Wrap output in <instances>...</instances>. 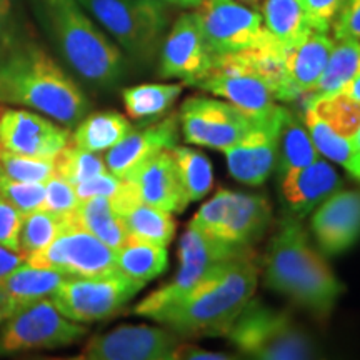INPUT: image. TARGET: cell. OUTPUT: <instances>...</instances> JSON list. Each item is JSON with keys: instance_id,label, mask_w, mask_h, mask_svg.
I'll return each instance as SVG.
<instances>
[{"instance_id": "42", "label": "cell", "mask_w": 360, "mask_h": 360, "mask_svg": "<svg viewBox=\"0 0 360 360\" xmlns=\"http://www.w3.org/2000/svg\"><path fill=\"white\" fill-rule=\"evenodd\" d=\"M310 29L328 32L345 0H299Z\"/></svg>"}, {"instance_id": "6", "label": "cell", "mask_w": 360, "mask_h": 360, "mask_svg": "<svg viewBox=\"0 0 360 360\" xmlns=\"http://www.w3.org/2000/svg\"><path fill=\"white\" fill-rule=\"evenodd\" d=\"M79 6L139 62L159 52L169 25V8L162 0H77Z\"/></svg>"}, {"instance_id": "52", "label": "cell", "mask_w": 360, "mask_h": 360, "mask_svg": "<svg viewBox=\"0 0 360 360\" xmlns=\"http://www.w3.org/2000/svg\"><path fill=\"white\" fill-rule=\"evenodd\" d=\"M8 317V309L6 304V299H4L2 290H0V323H2Z\"/></svg>"}, {"instance_id": "23", "label": "cell", "mask_w": 360, "mask_h": 360, "mask_svg": "<svg viewBox=\"0 0 360 360\" xmlns=\"http://www.w3.org/2000/svg\"><path fill=\"white\" fill-rule=\"evenodd\" d=\"M272 219V207L264 195L232 192L217 238L237 245L252 247L260 240Z\"/></svg>"}, {"instance_id": "33", "label": "cell", "mask_w": 360, "mask_h": 360, "mask_svg": "<svg viewBox=\"0 0 360 360\" xmlns=\"http://www.w3.org/2000/svg\"><path fill=\"white\" fill-rule=\"evenodd\" d=\"M122 219L129 237L141 238V240L162 247H167L174 240L175 220L172 212H167V210L142 202Z\"/></svg>"}, {"instance_id": "16", "label": "cell", "mask_w": 360, "mask_h": 360, "mask_svg": "<svg viewBox=\"0 0 360 360\" xmlns=\"http://www.w3.org/2000/svg\"><path fill=\"white\" fill-rule=\"evenodd\" d=\"M214 57L207 49L197 11L179 15L160 45L159 75L197 85L212 67Z\"/></svg>"}, {"instance_id": "34", "label": "cell", "mask_w": 360, "mask_h": 360, "mask_svg": "<svg viewBox=\"0 0 360 360\" xmlns=\"http://www.w3.org/2000/svg\"><path fill=\"white\" fill-rule=\"evenodd\" d=\"M75 215H60L40 209L25 215L20 229V252L29 257L30 254L44 250L62 231L75 224Z\"/></svg>"}, {"instance_id": "27", "label": "cell", "mask_w": 360, "mask_h": 360, "mask_svg": "<svg viewBox=\"0 0 360 360\" xmlns=\"http://www.w3.org/2000/svg\"><path fill=\"white\" fill-rule=\"evenodd\" d=\"M115 264L119 272L147 283L167 270L169 252L167 247L129 237L125 244L115 250Z\"/></svg>"}, {"instance_id": "47", "label": "cell", "mask_w": 360, "mask_h": 360, "mask_svg": "<svg viewBox=\"0 0 360 360\" xmlns=\"http://www.w3.org/2000/svg\"><path fill=\"white\" fill-rule=\"evenodd\" d=\"M233 359V355L215 352V350H207L202 347H197L193 344H187V342L180 340L172 354V360H229Z\"/></svg>"}, {"instance_id": "11", "label": "cell", "mask_w": 360, "mask_h": 360, "mask_svg": "<svg viewBox=\"0 0 360 360\" xmlns=\"http://www.w3.org/2000/svg\"><path fill=\"white\" fill-rule=\"evenodd\" d=\"M197 13L214 58L257 47L270 37L262 15L236 0H202Z\"/></svg>"}, {"instance_id": "13", "label": "cell", "mask_w": 360, "mask_h": 360, "mask_svg": "<svg viewBox=\"0 0 360 360\" xmlns=\"http://www.w3.org/2000/svg\"><path fill=\"white\" fill-rule=\"evenodd\" d=\"M37 267L53 269L67 277H98L117 272L115 250L75 222L44 250L27 257Z\"/></svg>"}, {"instance_id": "1", "label": "cell", "mask_w": 360, "mask_h": 360, "mask_svg": "<svg viewBox=\"0 0 360 360\" xmlns=\"http://www.w3.org/2000/svg\"><path fill=\"white\" fill-rule=\"evenodd\" d=\"M0 103L39 112L67 129L90 109L87 96L64 67L25 37L0 58Z\"/></svg>"}, {"instance_id": "14", "label": "cell", "mask_w": 360, "mask_h": 360, "mask_svg": "<svg viewBox=\"0 0 360 360\" xmlns=\"http://www.w3.org/2000/svg\"><path fill=\"white\" fill-rule=\"evenodd\" d=\"M180 342L169 328L120 326L94 335L77 359L82 360H172Z\"/></svg>"}, {"instance_id": "17", "label": "cell", "mask_w": 360, "mask_h": 360, "mask_svg": "<svg viewBox=\"0 0 360 360\" xmlns=\"http://www.w3.org/2000/svg\"><path fill=\"white\" fill-rule=\"evenodd\" d=\"M285 107L278 105L272 114L254 120V125L240 142L224 152L229 172L245 186H262L276 169L278 130L285 115Z\"/></svg>"}, {"instance_id": "12", "label": "cell", "mask_w": 360, "mask_h": 360, "mask_svg": "<svg viewBox=\"0 0 360 360\" xmlns=\"http://www.w3.org/2000/svg\"><path fill=\"white\" fill-rule=\"evenodd\" d=\"M179 124L187 143L225 152L242 141L254 120L231 102L193 96L180 107Z\"/></svg>"}, {"instance_id": "39", "label": "cell", "mask_w": 360, "mask_h": 360, "mask_svg": "<svg viewBox=\"0 0 360 360\" xmlns=\"http://www.w3.org/2000/svg\"><path fill=\"white\" fill-rule=\"evenodd\" d=\"M0 193H2L19 212L29 215L35 210L44 209L45 184L15 182V180L0 179Z\"/></svg>"}, {"instance_id": "45", "label": "cell", "mask_w": 360, "mask_h": 360, "mask_svg": "<svg viewBox=\"0 0 360 360\" xmlns=\"http://www.w3.org/2000/svg\"><path fill=\"white\" fill-rule=\"evenodd\" d=\"M332 30L334 39H354L360 42V0H345L332 24Z\"/></svg>"}, {"instance_id": "48", "label": "cell", "mask_w": 360, "mask_h": 360, "mask_svg": "<svg viewBox=\"0 0 360 360\" xmlns=\"http://www.w3.org/2000/svg\"><path fill=\"white\" fill-rule=\"evenodd\" d=\"M25 260L27 257L22 252L12 250L4 244H0V281H4L13 269L19 267Z\"/></svg>"}, {"instance_id": "7", "label": "cell", "mask_w": 360, "mask_h": 360, "mask_svg": "<svg viewBox=\"0 0 360 360\" xmlns=\"http://www.w3.org/2000/svg\"><path fill=\"white\" fill-rule=\"evenodd\" d=\"M255 255L252 247L237 245L222 238L202 233L191 225L182 233L179 244L180 267L177 274L167 283L150 292L134 307V314L146 319H154L157 314L164 312L195 289L207 277L215 265L229 259L249 257Z\"/></svg>"}, {"instance_id": "46", "label": "cell", "mask_w": 360, "mask_h": 360, "mask_svg": "<svg viewBox=\"0 0 360 360\" xmlns=\"http://www.w3.org/2000/svg\"><path fill=\"white\" fill-rule=\"evenodd\" d=\"M24 37L19 30L13 0H0V58Z\"/></svg>"}, {"instance_id": "49", "label": "cell", "mask_w": 360, "mask_h": 360, "mask_svg": "<svg viewBox=\"0 0 360 360\" xmlns=\"http://www.w3.org/2000/svg\"><path fill=\"white\" fill-rule=\"evenodd\" d=\"M337 94H342V96H347L350 98H354V101L360 102V74L354 80H350V82Z\"/></svg>"}, {"instance_id": "51", "label": "cell", "mask_w": 360, "mask_h": 360, "mask_svg": "<svg viewBox=\"0 0 360 360\" xmlns=\"http://www.w3.org/2000/svg\"><path fill=\"white\" fill-rule=\"evenodd\" d=\"M352 142H354L355 152H357V157H359V174H357V177H355V179H359V180H360V125H359L357 132H355V135H354Z\"/></svg>"}, {"instance_id": "5", "label": "cell", "mask_w": 360, "mask_h": 360, "mask_svg": "<svg viewBox=\"0 0 360 360\" xmlns=\"http://www.w3.org/2000/svg\"><path fill=\"white\" fill-rule=\"evenodd\" d=\"M238 352L262 360L315 357L314 340L292 319L259 299H250L225 334Z\"/></svg>"}, {"instance_id": "41", "label": "cell", "mask_w": 360, "mask_h": 360, "mask_svg": "<svg viewBox=\"0 0 360 360\" xmlns=\"http://www.w3.org/2000/svg\"><path fill=\"white\" fill-rule=\"evenodd\" d=\"M79 197L75 192V187L69 180H65L60 175L53 174L51 179L45 182V200L44 209L49 212L70 215L75 212L79 205Z\"/></svg>"}, {"instance_id": "20", "label": "cell", "mask_w": 360, "mask_h": 360, "mask_svg": "<svg viewBox=\"0 0 360 360\" xmlns=\"http://www.w3.org/2000/svg\"><path fill=\"white\" fill-rule=\"evenodd\" d=\"M281 199L290 215L302 219L342 187V180L327 160L287 170L278 175Z\"/></svg>"}, {"instance_id": "21", "label": "cell", "mask_w": 360, "mask_h": 360, "mask_svg": "<svg viewBox=\"0 0 360 360\" xmlns=\"http://www.w3.org/2000/svg\"><path fill=\"white\" fill-rule=\"evenodd\" d=\"M179 115L170 114L159 122L132 129L119 143L109 148L103 155L107 169L112 174L125 177L141 162L157 152L167 150L177 146Z\"/></svg>"}, {"instance_id": "10", "label": "cell", "mask_w": 360, "mask_h": 360, "mask_svg": "<svg viewBox=\"0 0 360 360\" xmlns=\"http://www.w3.org/2000/svg\"><path fill=\"white\" fill-rule=\"evenodd\" d=\"M195 87L225 98L252 120L264 119L278 107L272 89L252 69L242 52L215 57L210 70Z\"/></svg>"}, {"instance_id": "25", "label": "cell", "mask_w": 360, "mask_h": 360, "mask_svg": "<svg viewBox=\"0 0 360 360\" xmlns=\"http://www.w3.org/2000/svg\"><path fill=\"white\" fill-rule=\"evenodd\" d=\"M132 130V124L117 110H101L87 114L75 125L70 142L84 150L107 152Z\"/></svg>"}, {"instance_id": "3", "label": "cell", "mask_w": 360, "mask_h": 360, "mask_svg": "<svg viewBox=\"0 0 360 360\" xmlns=\"http://www.w3.org/2000/svg\"><path fill=\"white\" fill-rule=\"evenodd\" d=\"M255 255L224 260L192 292L152 321L184 339L225 337L257 287Z\"/></svg>"}, {"instance_id": "35", "label": "cell", "mask_w": 360, "mask_h": 360, "mask_svg": "<svg viewBox=\"0 0 360 360\" xmlns=\"http://www.w3.org/2000/svg\"><path fill=\"white\" fill-rule=\"evenodd\" d=\"M172 155L188 200L197 202L204 199L214 187V172L210 160L195 148L182 146H175L172 148Z\"/></svg>"}, {"instance_id": "32", "label": "cell", "mask_w": 360, "mask_h": 360, "mask_svg": "<svg viewBox=\"0 0 360 360\" xmlns=\"http://www.w3.org/2000/svg\"><path fill=\"white\" fill-rule=\"evenodd\" d=\"M182 89L184 84H141L124 89L125 112L134 120L155 119L169 112Z\"/></svg>"}, {"instance_id": "31", "label": "cell", "mask_w": 360, "mask_h": 360, "mask_svg": "<svg viewBox=\"0 0 360 360\" xmlns=\"http://www.w3.org/2000/svg\"><path fill=\"white\" fill-rule=\"evenodd\" d=\"M302 122L307 127L310 139H312L319 154H322L328 160L335 162V164H340L354 177H357L359 157L357 152H355L354 142L337 134L326 120H322L317 115V112L310 105H302Z\"/></svg>"}, {"instance_id": "15", "label": "cell", "mask_w": 360, "mask_h": 360, "mask_svg": "<svg viewBox=\"0 0 360 360\" xmlns=\"http://www.w3.org/2000/svg\"><path fill=\"white\" fill-rule=\"evenodd\" d=\"M70 129L24 107L0 109V148L27 157L53 159L70 142Z\"/></svg>"}, {"instance_id": "9", "label": "cell", "mask_w": 360, "mask_h": 360, "mask_svg": "<svg viewBox=\"0 0 360 360\" xmlns=\"http://www.w3.org/2000/svg\"><path fill=\"white\" fill-rule=\"evenodd\" d=\"M143 285L119 270L98 277H67L51 299L67 319L90 323L114 317Z\"/></svg>"}, {"instance_id": "44", "label": "cell", "mask_w": 360, "mask_h": 360, "mask_svg": "<svg viewBox=\"0 0 360 360\" xmlns=\"http://www.w3.org/2000/svg\"><path fill=\"white\" fill-rule=\"evenodd\" d=\"M122 180L124 177H119V175L107 170V172L98 174L89 180H84V182H80L74 187L75 192H77L79 200L90 199V197H107V199H110L119 191V187L122 186Z\"/></svg>"}, {"instance_id": "40", "label": "cell", "mask_w": 360, "mask_h": 360, "mask_svg": "<svg viewBox=\"0 0 360 360\" xmlns=\"http://www.w3.org/2000/svg\"><path fill=\"white\" fill-rule=\"evenodd\" d=\"M232 191L227 188H220L210 200H207L204 205L200 207L199 212L193 215L192 222L188 224L192 229L199 231L207 236L215 237L217 236L219 229L222 227L225 214H227L229 202H231Z\"/></svg>"}, {"instance_id": "38", "label": "cell", "mask_w": 360, "mask_h": 360, "mask_svg": "<svg viewBox=\"0 0 360 360\" xmlns=\"http://www.w3.org/2000/svg\"><path fill=\"white\" fill-rule=\"evenodd\" d=\"M56 174L53 159H39L2 150L0 148V179L15 182L45 184Z\"/></svg>"}, {"instance_id": "18", "label": "cell", "mask_w": 360, "mask_h": 360, "mask_svg": "<svg viewBox=\"0 0 360 360\" xmlns=\"http://www.w3.org/2000/svg\"><path fill=\"white\" fill-rule=\"evenodd\" d=\"M124 179L135 184L143 204L159 207L172 214L184 212L191 204L180 180L172 148L148 157L130 170Z\"/></svg>"}, {"instance_id": "22", "label": "cell", "mask_w": 360, "mask_h": 360, "mask_svg": "<svg viewBox=\"0 0 360 360\" xmlns=\"http://www.w3.org/2000/svg\"><path fill=\"white\" fill-rule=\"evenodd\" d=\"M335 39L328 32L312 30L302 42L285 49L287 102L299 101L312 92L326 70Z\"/></svg>"}, {"instance_id": "53", "label": "cell", "mask_w": 360, "mask_h": 360, "mask_svg": "<svg viewBox=\"0 0 360 360\" xmlns=\"http://www.w3.org/2000/svg\"><path fill=\"white\" fill-rule=\"evenodd\" d=\"M240 2H245V4H257L259 0H240Z\"/></svg>"}, {"instance_id": "28", "label": "cell", "mask_w": 360, "mask_h": 360, "mask_svg": "<svg viewBox=\"0 0 360 360\" xmlns=\"http://www.w3.org/2000/svg\"><path fill=\"white\" fill-rule=\"evenodd\" d=\"M74 215L80 227L94 233L110 249H120L129 238L124 219L114 212L107 197H90L80 200Z\"/></svg>"}, {"instance_id": "29", "label": "cell", "mask_w": 360, "mask_h": 360, "mask_svg": "<svg viewBox=\"0 0 360 360\" xmlns=\"http://www.w3.org/2000/svg\"><path fill=\"white\" fill-rule=\"evenodd\" d=\"M262 19L270 37L283 49L300 44L312 32L299 0H264Z\"/></svg>"}, {"instance_id": "43", "label": "cell", "mask_w": 360, "mask_h": 360, "mask_svg": "<svg viewBox=\"0 0 360 360\" xmlns=\"http://www.w3.org/2000/svg\"><path fill=\"white\" fill-rule=\"evenodd\" d=\"M24 215L0 193V244L20 252V229Z\"/></svg>"}, {"instance_id": "36", "label": "cell", "mask_w": 360, "mask_h": 360, "mask_svg": "<svg viewBox=\"0 0 360 360\" xmlns=\"http://www.w3.org/2000/svg\"><path fill=\"white\" fill-rule=\"evenodd\" d=\"M302 105L312 107L317 115L326 120L337 134L352 141L360 125V102L342 94H330Z\"/></svg>"}, {"instance_id": "50", "label": "cell", "mask_w": 360, "mask_h": 360, "mask_svg": "<svg viewBox=\"0 0 360 360\" xmlns=\"http://www.w3.org/2000/svg\"><path fill=\"white\" fill-rule=\"evenodd\" d=\"M162 2L170 4V6L182 7V8H197L200 6L202 0H162Z\"/></svg>"}, {"instance_id": "19", "label": "cell", "mask_w": 360, "mask_h": 360, "mask_svg": "<svg viewBox=\"0 0 360 360\" xmlns=\"http://www.w3.org/2000/svg\"><path fill=\"white\" fill-rule=\"evenodd\" d=\"M312 232L328 255L350 249L360 237V192L337 191L323 200L312 217Z\"/></svg>"}, {"instance_id": "8", "label": "cell", "mask_w": 360, "mask_h": 360, "mask_svg": "<svg viewBox=\"0 0 360 360\" xmlns=\"http://www.w3.org/2000/svg\"><path fill=\"white\" fill-rule=\"evenodd\" d=\"M87 332V327L67 319L47 297L15 310L0 323V354L62 349L75 344Z\"/></svg>"}, {"instance_id": "4", "label": "cell", "mask_w": 360, "mask_h": 360, "mask_svg": "<svg viewBox=\"0 0 360 360\" xmlns=\"http://www.w3.org/2000/svg\"><path fill=\"white\" fill-rule=\"evenodd\" d=\"M40 24L60 57L85 82L110 89L125 74L120 47L77 0H34Z\"/></svg>"}, {"instance_id": "37", "label": "cell", "mask_w": 360, "mask_h": 360, "mask_svg": "<svg viewBox=\"0 0 360 360\" xmlns=\"http://www.w3.org/2000/svg\"><path fill=\"white\" fill-rule=\"evenodd\" d=\"M56 174L69 180L72 186L96 177L98 174L107 172L105 159L98 152L84 150L69 142L58 154L53 157Z\"/></svg>"}, {"instance_id": "26", "label": "cell", "mask_w": 360, "mask_h": 360, "mask_svg": "<svg viewBox=\"0 0 360 360\" xmlns=\"http://www.w3.org/2000/svg\"><path fill=\"white\" fill-rule=\"evenodd\" d=\"M360 74V42L354 39H335L327 67L312 92L302 97V103L340 92Z\"/></svg>"}, {"instance_id": "24", "label": "cell", "mask_w": 360, "mask_h": 360, "mask_svg": "<svg viewBox=\"0 0 360 360\" xmlns=\"http://www.w3.org/2000/svg\"><path fill=\"white\" fill-rule=\"evenodd\" d=\"M67 276L53 269L37 267L25 260L0 281V290L6 299L8 315L40 299L52 297Z\"/></svg>"}, {"instance_id": "30", "label": "cell", "mask_w": 360, "mask_h": 360, "mask_svg": "<svg viewBox=\"0 0 360 360\" xmlns=\"http://www.w3.org/2000/svg\"><path fill=\"white\" fill-rule=\"evenodd\" d=\"M319 157L312 139L304 122H300L299 117L294 112L287 110L278 130V146H277V162L276 169L281 175L287 170L300 169L310 165Z\"/></svg>"}, {"instance_id": "2", "label": "cell", "mask_w": 360, "mask_h": 360, "mask_svg": "<svg viewBox=\"0 0 360 360\" xmlns=\"http://www.w3.org/2000/svg\"><path fill=\"white\" fill-rule=\"evenodd\" d=\"M264 281L270 290L292 300L314 317L327 319L344 292L330 265L310 245L307 231L290 215L278 225L264 259Z\"/></svg>"}]
</instances>
